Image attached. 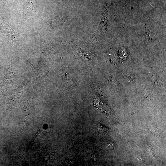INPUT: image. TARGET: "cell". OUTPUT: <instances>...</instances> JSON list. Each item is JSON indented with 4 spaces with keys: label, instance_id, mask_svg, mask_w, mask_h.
<instances>
[{
    "label": "cell",
    "instance_id": "obj_2",
    "mask_svg": "<svg viewBox=\"0 0 166 166\" xmlns=\"http://www.w3.org/2000/svg\"><path fill=\"white\" fill-rule=\"evenodd\" d=\"M97 127L99 131L103 134H106L109 131V129L108 128L101 124H99Z\"/></svg>",
    "mask_w": 166,
    "mask_h": 166
},
{
    "label": "cell",
    "instance_id": "obj_3",
    "mask_svg": "<svg viewBox=\"0 0 166 166\" xmlns=\"http://www.w3.org/2000/svg\"><path fill=\"white\" fill-rule=\"evenodd\" d=\"M106 145L109 148L113 149L115 147L114 144L113 142L109 141L106 142Z\"/></svg>",
    "mask_w": 166,
    "mask_h": 166
},
{
    "label": "cell",
    "instance_id": "obj_1",
    "mask_svg": "<svg viewBox=\"0 0 166 166\" xmlns=\"http://www.w3.org/2000/svg\"><path fill=\"white\" fill-rule=\"evenodd\" d=\"M106 6L107 5L106 3L104 8L103 15L100 25L97 31L93 35V38L94 37L95 38V39H96L97 37L99 38L102 35L104 34L106 31L108 22L107 10Z\"/></svg>",
    "mask_w": 166,
    "mask_h": 166
}]
</instances>
